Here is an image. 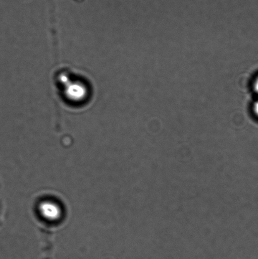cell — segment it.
<instances>
[{
  "instance_id": "6da1fadb",
  "label": "cell",
  "mask_w": 258,
  "mask_h": 259,
  "mask_svg": "<svg viewBox=\"0 0 258 259\" xmlns=\"http://www.w3.org/2000/svg\"><path fill=\"white\" fill-rule=\"evenodd\" d=\"M253 109L254 113L258 116V100L255 102Z\"/></svg>"
},
{
  "instance_id": "7a4b0ae2",
  "label": "cell",
  "mask_w": 258,
  "mask_h": 259,
  "mask_svg": "<svg viewBox=\"0 0 258 259\" xmlns=\"http://www.w3.org/2000/svg\"><path fill=\"white\" fill-rule=\"evenodd\" d=\"M254 88V90L256 91V92L258 94V77L256 78V80H255Z\"/></svg>"
}]
</instances>
